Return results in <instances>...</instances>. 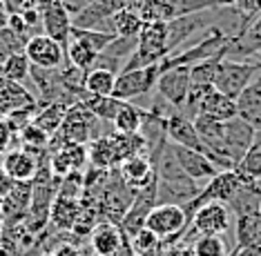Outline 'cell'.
<instances>
[{"instance_id": "74e56055", "label": "cell", "mask_w": 261, "mask_h": 256, "mask_svg": "<svg viewBox=\"0 0 261 256\" xmlns=\"http://www.w3.org/2000/svg\"><path fill=\"white\" fill-rule=\"evenodd\" d=\"M192 256H230L223 236H197L192 243Z\"/></svg>"}, {"instance_id": "d6a6232c", "label": "cell", "mask_w": 261, "mask_h": 256, "mask_svg": "<svg viewBox=\"0 0 261 256\" xmlns=\"http://www.w3.org/2000/svg\"><path fill=\"white\" fill-rule=\"evenodd\" d=\"M79 103L85 105L87 109H90L92 114L98 118V121L112 123L123 100H118V98H114V96H90V94L83 92V96L79 98Z\"/></svg>"}, {"instance_id": "7dc6e473", "label": "cell", "mask_w": 261, "mask_h": 256, "mask_svg": "<svg viewBox=\"0 0 261 256\" xmlns=\"http://www.w3.org/2000/svg\"><path fill=\"white\" fill-rule=\"evenodd\" d=\"M254 61H257V63H259V65H261V49H259V51H257V53H254Z\"/></svg>"}, {"instance_id": "d4e9b609", "label": "cell", "mask_w": 261, "mask_h": 256, "mask_svg": "<svg viewBox=\"0 0 261 256\" xmlns=\"http://www.w3.org/2000/svg\"><path fill=\"white\" fill-rule=\"evenodd\" d=\"M87 163L96 169H116L118 160L112 145V136H96L94 140L87 143Z\"/></svg>"}, {"instance_id": "484cf974", "label": "cell", "mask_w": 261, "mask_h": 256, "mask_svg": "<svg viewBox=\"0 0 261 256\" xmlns=\"http://www.w3.org/2000/svg\"><path fill=\"white\" fill-rule=\"evenodd\" d=\"M234 239L237 247H261V212L237 216Z\"/></svg>"}, {"instance_id": "ee69618b", "label": "cell", "mask_w": 261, "mask_h": 256, "mask_svg": "<svg viewBox=\"0 0 261 256\" xmlns=\"http://www.w3.org/2000/svg\"><path fill=\"white\" fill-rule=\"evenodd\" d=\"M54 256H81L79 254V247L76 245H69V243H65V245H61L54 252Z\"/></svg>"}, {"instance_id": "60d3db41", "label": "cell", "mask_w": 261, "mask_h": 256, "mask_svg": "<svg viewBox=\"0 0 261 256\" xmlns=\"http://www.w3.org/2000/svg\"><path fill=\"white\" fill-rule=\"evenodd\" d=\"M58 3H61L63 7H65V11H67V14L74 18L76 14H81V11L85 9L87 5H92L94 0H58Z\"/></svg>"}, {"instance_id": "f6af8a7d", "label": "cell", "mask_w": 261, "mask_h": 256, "mask_svg": "<svg viewBox=\"0 0 261 256\" xmlns=\"http://www.w3.org/2000/svg\"><path fill=\"white\" fill-rule=\"evenodd\" d=\"M232 256H261V247H234Z\"/></svg>"}, {"instance_id": "bcb514c9", "label": "cell", "mask_w": 261, "mask_h": 256, "mask_svg": "<svg viewBox=\"0 0 261 256\" xmlns=\"http://www.w3.org/2000/svg\"><path fill=\"white\" fill-rule=\"evenodd\" d=\"M34 3H36V9H38V11H45L47 7H51V5H56L58 0H34Z\"/></svg>"}, {"instance_id": "9a60e30c", "label": "cell", "mask_w": 261, "mask_h": 256, "mask_svg": "<svg viewBox=\"0 0 261 256\" xmlns=\"http://www.w3.org/2000/svg\"><path fill=\"white\" fill-rule=\"evenodd\" d=\"M87 165V145H76V143H67L61 150L51 152L47 158V167H49L54 178H65L72 172H83Z\"/></svg>"}, {"instance_id": "5bb4252c", "label": "cell", "mask_w": 261, "mask_h": 256, "mask_svg": "<svg viewBox=\"0 0 261 256\" xmlns=\"http://www.w3.org/2000/svg\"><path fill=\"white\" fill-rule=\"evenodd\" d=\"M165 136L172 145H179V147H186V150H194V152H201L207 156V150L205 145L201 143L197 129H194V123L190 121L188 116H183L181 111H170L168 118H165Z\"/></svg>"}, {"instance_id": "f35d334b", "label": "cell", "mask_w": 261, "mask_h": 256, "mask_svg": "<svg viewBox=\"0 0 261 256\" xmlns=\"http://www.w3.org/2000/svg\"><path fill=\"white\" fill-rule=\"evenodd\" d=\"M36 111H38L36 105L32 103V105H25V107H20V109L11 111L9 116H5V123H7V127L11 129V134H20L27 125H32Z\"/></svg>"}, {"instance_id": "7c38bea8", "label": "cell", "mask_w": 261, "mask_h": 256, "mask_svg": "<svg viewBox=\"0 0 261 256\" xmlns=\"http://www.w3.org/2000/svg\"><path fill=\"white\" fill-rule=\"evenodd\" d=\"M156 94L159 98L165 100L172 109L181 111L186 96L190 92V67H172L165 69L156 80Z\"/></svg>"}, {"instance_id": "4fadbf2b", "label": "cell", "mask_w": 261, "mask_h": 256, "mask_svg": "<svg viewBox=\"0 0 261 256\" xmlns=\"http://www.w3.org/2000/svg\"><path fill=\"white\" fill-rule=\"evenodd\" d=\"M254 136H257V129L237 116L223 123V145H225V152H228L234 167L239 165L243 154L250 150Z\"/></svg>"}, {"instance_id": "836d02e7", "label": "cell", "mask_w": 261, "mask_h": 256, "mask_svg": "<svg viewBox=\"0 0 261 256\" xmlns=\"http://www.w3.org/2000/svg\"><path fill=\"white\" fill-rule=\"evenodd\" d=\"M110 27L116 36H125V38H134L143 29V18L134 9H121L114 16H110Z\"/></svg>"}, {"instance_id": "30bf717a", "label": "cell", "mask_w": 261, "mask_h": 256, "mask_svg": "<svg viewBox=\"0 0 261 256\" xmlns=\"http://www.w3.org/2000/svg\"><path fill=\"white\" fill-rule=\"evenodd\" d=\"M154 207H156V174H154V181L150 183V185L136 189L132 205H129V210L125 212L121 225H118L121 232L127 236V239H129V236H134L139 230L145 227L147 214H150Z\"/></svg>"}, {"instance_id": "1f68e13d", "label": "cell", "mask_w": 261, "mask_h": 256, "mask_svg": "<svg viewBox=\"0 0 261 256\" xmlns=\"http://www.w3.org/2000/svg\"><path fill=\"white\" fill-rule=\"evenodd\" d=\"M96 58H98L96 51L76 38H69L67 45H65V61H67V65H72V67L81 71H90L94 67V63H96Z\"/></svg>"}, {"instance_id": "5b68a950", "label": "cell", "mask_w": 261, "mask_h": 256, "mask_svg": "<svg viewBox=\"0 0 261 256\" xmlns=\"http://www.w3.org/2000/svg\"><path fill=\"white\" fill-rule=\"evenodd\" d=\"M259 71H261V65L257 61H228V58H221L212 87L219 94L234 100L243 89L257 78Z\"/></svg>"}, {"instance_id": "277c9868", "label": "cell", "mask_w": 261, "mask_h": 256, "mask_svg": "<svg viewBox=\"0 0 261 256\" xmlns=\"http://www.w3.org/2000/svg\"><path fill=\"white\" fill-rule=\"evenodd\" d=\"M232 216L228 203L212 201V203L201 205L190 218L188 230L183 232L181 243H192L197 236H223L225 232L232 227Z\"/></svg>"}, {"instance_id": "ac0fdd59", "label": "cell", "mask_w": 261, "mask_h": 256, "mask_svg": "<svg viewBox=\"0 0 261 256\" xmlns=\"http://www.w3.org/2000/svg\"><path fill=\"white\" fill-rule=\"evenodd\" d=\"M234 107H237V118L246 121L259 132L261 129V80H259V76L234 98Z\"/></svg>"}, {"instance_id": "8fae6325", "label": "cell", "mask_w": 261, "mask_h": 256, "mask_svg": "<svg viewBox=\"0 0 261 256\" xmlns=\"http://www.w3.org/2000/svg\"><path fill=\"white\" fill-rule=\"evenodd\" d=\"M22 51L29 63L40 69H58L65 63V47L45 34H34L32 38H27Z\"/></svg>"}, {"instance_id": "7bdbcfd3", "label": "cell", "mask_w": 261, "mask_h": 256, "mask_svg": "<svg viewBox=\"0 0 261 256\" xmlns=\"http://www.w3.org/2000/svg\"><path fill=\"white\" fill-rule=\"evenodd\" d=\"M112 256H136L134 254V249H132V243H129V239L125 236V239H123V243L121 245H118V249Z\"/></svg>"}, {"instance_id": "c3c4849f", "label": "cell", "mask_w": 261, "mask_h": 256, "mask_svg": "<svg viewBox=\"0 0 261 256\" xmlns=\"http://www.w3.org/2000/svg\"><path fill=\"white\" fill-rule=\"evenodd\" d=\"M0 223H3V212H0Z\"/></svg>"}, {"instance_id": "603a6c76", "label": "cell", "mask_w": 261, "mask_h": 256, "mask_svg": "<svg viewBox=\"0 0 261 256\" xmlns=\"http://www.w3.org/2000/svg\"><path fill=\"white\" fill-rule=\"evenodd\" d=\"M123 239H125V234L121 232L118 225L100 221L90 234V245L94 256H112L123 243Z\"/></svg>"}, {"instance_id": "681fc988", "label": "cell", "mask_w": 261, "mask_h": 256, "mask_svg": "<svg viewBox=\"0 0 261 256\" xmlns=\"http://www.w3.org/2000/svg\"><path fill=\"white\" fill-rule=\"evenodd\" d=\"M259 212H261V207H259Z\"/></svg>"}, {"instance_id": "ba28073f", "label": "cell", "mask_w": 261, "mask_h": 256, "mask_svg": "<svg viewBox=\"0 0 261 256\" xmlns=\"http://www.w3.org/2000/svg\"><path fill=\"white\" fill-rule=\"evenodd\" d=\"M159 76H161V71H159V63L150 65V67H143V69L121 71V74L116 76L112 96L118 98V100H129V103H132L134 98L147 96V94L156 87Z\"/></svg>"}, {"instance_id": "44dd1931", "label": "cell", "mask_w": 261, "mask_h": 256, "mask_svg": "<svg viewBox=\"0 0 261 256\" xmlns=\"http://www.w3.org/2000/svg\"><path fill=\"white\" fill-rule=\"evenodd\" d=\"M228 207L234 216H246L254 214L261 207V178L250 183H239L234 194L228 198Z\"/></svg>"}, {"instance_id": "f1b7e54d", "label": "cell", "mask_w": 261, "mask_h": 256, "mask_svg": "<svg viewBox=\"0 0 261 256\" xmlns=\"http://www.w3.org/2000/svg\"><path fill=\"white\" fill-rule=\"evenodd\" d=\"M67 109H69V103H65V100L47 103L45 107H40V109L36 111V116H34V125H38V127L43 129V132H47L49 136H54L58 129H61Z\"/></svg>"}, {"instance_id": "4316f807", "label": "cell", "mask_w": 261, "mask_h": 256, "mask_svg": "<svg viewBox=\"0 0 261 256\" xmlns=\"http://www.w3.org/2000/svg\"><path fill=\"white\" fill-rule=\"evenodd\" d=\"M145 107L129 103V100H123L121 107H118L114 121H112V127H114L116 134H139L141 123H143L145 116Z\"/></svg>"}, {"instance_id": "8992f818", "label": "cell", "mask_w": 261, "mask_h": 256, "mask_svg": "<svg viewBox=\"0 0 261 256\" xmlns=\"http://www.w3.org/2000/svg\"><path fill=\"white\" fill-rule=\"evenodd\" d=\"M190 218L181 205H156L147 214L145 227L154 232L163 241V247H170L181 241L183 232L188 230Z\"/></svg>"}, {"instance_id": "7a4b0ae2", "label": "cell", "mask_w": 261, "mask_h": 256, "mask_svg": "<svg viewBox=\"0 0 261 256\" xmlns=\"http://www.w3.org/2000/svg\"><path fill=\"white\" fill-rule=\"evenodd\" d=\"M96 125H98V118L94 116L85 105H81V103L69 105L61 129L49 138V154L61 150L67 143L87 145L90 140L96 138Z\"/></svg>"}, {"instance_id": "e0dca14e", "label": "cell", "mask_w": 261, "mask_h": 256, "mask_svg": "<svg viewBox=\"0 0 261 256\" xmlns=\"http://www.w3.org/2000/svg\"><path fill=\"white\" fill-rule=\"evenodd\" d=\"M172 150H174V156L179 160L181 169L186 172L192 181H197L199 185L201 183H207L210 178H215L219 174V169L212 165V160L207 158L205 154L186 150V147H179V145H172Z\"/></svg>"}, {"instance_id": "ffe728a7", "label": "cell", "mask_w": 261, "mask_h": 256, "mask_svg": "<svg viewBox=\"0 0 261 256\" xmlns=\"http://www.w3.org/2000/svg\"><path fill=\"white\" fill-rule=\"evenodd\" d=\"M116 169H118V174H121V178L132 189H141L154 181V165L145 154H139V156L123 160Z\"/></svg>"}, {"instance_id": "52a82bcc", "label": "cell", "mask_w": 261, "mask_h": 256, "mask_svg": "<svg viewBox=\"0 0 261 256\" xmlns=\"http://www.w3.org/2000/svg\"><path fill=\"white\" fill-rule=\"evenodd\" d=\"M223 9H207V11H199V14H188V16H179L174 20L168 22V56L181 49V45H186L188 38H192L199 29H210L215 27L212 22L223 14Z\"/></svg>"}, {"instance_id": "b9f144b4", "label": "cell", "mask_w": 261, "mask_h": 256, "mask_svg": "<svg viewBox=\"0 0 261 256\" xmlns=\"http://www.w3.org/2000/svg\"><path fill=\"white\" fill-rule=\"evenodd\" d=\"M11 129L7 127L5 118H0V154H7L9 152V145H11Z\"/></svg>"}, {"instance_id": "f546056e", "label": "cell", "mask_w": 261, "mask_h": 256, "mask_svg": "<svg viewBox=\"0 0 261 256\" xmlns=\"http://www.w3.org/2000/svg\"><path fill=\"white\" fill-rule=\"evenodd\" d=\"M199 114L212 116V118H217V121L225 123V121H230V118L237 116V107H234L232 98L223 96V94H219L217 89H212V92L205 96L203 103H201Z\"/></svg>"}, {"instance_id": "e575fe53", "label": "cell", "mask_w": 261, "mask_h": 256, "mask_svg": "<svg viewBox=\"0 0 261 256\" xmlns=\"http://www.w3.org/2000/svg\"><path fill=\"white\" fill-rule=\"evenodd\" d=\"M0 74H3L5 80H11V82H25L29 80V74H32V63L29 58L25 56V51H16L0 65Z\"/></svg>"}, {"instance_id": "7402d4cb", "label": "cell", "mask_w": 261, "mask_h": 256, "mask_svg": "<svg viewBox=\"0 0 261 256\" xmlns=\"http://www.w3.org/2000/svg\"><path fill=\"white\" fill-rule=\"evenodd\" d=\"M81 214V198L56 194L49 205V225H54L58 232H72L76 218Z\"/></svg>"}, {"instance_id": "2e32d148", "label": "cell", "mask_w": 261, "mask_h": 256, "mask_svg": "<svg viewBox=\"0 0 261 256\" xmlns=\"http://www.w3.org/2000/svg\"><path fill=\"white\" fill-rule=\"evenodd\" d=\"M38 156L27 150H9L3 158V176L11 183H32L38 172Z\"/></svg>"}, {"instance_id": "ab89813d", "label": "cell", "mask_w": 261, "mask_h": 256, "mask_svg": "<svg viewBox=\"0 0 261 256\" xmlns=\"http://www.w3.org/2000/svg\"><path fill=\"white\" fill-rule=\"evenodd\" d=\"M3 3L7 16H22L29 9H36V3L34 0H0Z\"/></svg>"}, {"instance_id": "6da1fadb", "label": "cell", "mask_w": 261, "mask_h": 256, "mask_svg": "<svg viewBox=\"0 0 261 256\" xmlns=\"http://www.w3.org/2000/svg\"><path fill=\"white\" fill-rule=\"evenodd\" d=\"M154 174H156V205H186L201 192V185L192 181L181 169L174 156L172 143L163 145L161 154L154 160Z\"/></svg>"}, {"instance_id": "4dcf8cb0", "label": "cell", "mask_w": 261, "mask_h": 256, "mask_svg": "<svg viewBox=\"0 0 261 256\" xmlns=\"http://www.w3.org/2000/svg\"><path fill=\"white\" fill-rule=\"evenodd\" d=\"M116 74L108 69H90L83 76V92L90 96H112Z\"/></svg>"}, {"instance_id": "f907efd6", "label": "cell", "mask_w": 261, "mask_h": 256, "mask_svg": "<svg viewBox=\"0 0 261 256\" xmlns=\"http://www.w3.org/2000/svg\"><path fill=\"white\" fill-rule=\"evenodd\" d=\"M259 132H261V129H259Z\"/></svg>"}, {"instance_id": "8d00e7d4", "label": "cell", "mask_w": 261, "mask_h": 256, "mask_svg": "<svg viewBox=\"0 0 261 256\" xmlns=\"http://www.w3.org/2000/svg\"><path fill=\"white\" fill-rule=\"evenodd\" d=\"M69 38H76L81 43H85L90 49H94L96 53H100L108 47L112 40L116 38V34H110V32H98V29H79V27H72L69 32Z\"/></svg>"}, {"instance_id": "816d5d0a", "label": "cell", "mask_w": 261, "mask_h": 256, "mask_svg": "<svg viewBox=\"0 0 261 256\" xmlns=\"http://www.w3.org/2000/svg\"><path fill=\"white\" fill-rule=\"evenodd\" d=\"M230 256H232V254H230Z\"/></svg>"}, {"instance_id": "d590c367", "label": "cell", "mask_w": 261, "mask_h": 256, "mask_svg": "<svg viewBox=\"0 0 261 256\" xmlns=\"http://www.w3.org/2000/svg\"><path fill=\"white\" fill-rule=\"evenodd\" d=\"M22 145V150L32 152L34 156H40V154H49V138L51 136L43 132V129L38 127V125H27L25 129H22L20 134H16Z\"/></svg>"}, {"instance_id": "9c48e42d", "label": "cell", "mask_w": 261, "mask_h": 256, "mask_svg": "<svg viewBox=\"0 0 261 256\" xmlns=\"http://www.w3.org/2000/svg\"><path fill=\"white\" fill-rule=\"evenodd\" d=\"M239 178H237L234 172H219L215 178L205 183L201 187V192L194 196L190 203L183 205V212L188 214V218H192V214L199 210L201 205L212 203V201H221V203H228V198L234 194V189L239 187Z\"/></svg>"}, {"instance_id": "83f0119b", "label": "cell", "mask_w": 261, "mask_h": 256, "mask_svg": "<svg viewBox=\"0 0 261 256\" xmlns=\"http://www.w3.org/2000/svg\"><path fill=\"white\" fill-rule=\"evenodd\" d=\"M232 172L241 183H250V181H259L261 178V132H257L250 150L243 154V158L239 160V165Z\"/></svg>"}, {"instance_id": "3957f363", "label": "cell", "mask_w": 261, "mask_h": 256, "mask_svg": "<svg viewBox=\"0 0 261 256\" xmlns=\"http://www.w3.org/2000/svg\"><path fill=\"white\" fill-rule=\"evenodd\" d=\"M134 194L136 189H132L123 181L118 169H110L108 181H105L103 189L96 196V210H98L100 221L121 225L123 216H125V212L129 210V205L134 201Z\"/></svg>"}, {"instance_id": "d6986e66", "label": "cell", "mask_w": 261, "mask_h": 256, "mask_svg": "<svg viewBox=\"0 0 261 256\" xmlns=\"http://www.w3.org/2000/svg\"><path fill=\"white\" fill-rule=\"evenodd\" d=\"M40 29H43L45 36L54 38L56 43L65 47L69 40V32H72V16L65 11L61 3H56L45 11H40Z\"/></svg>"}, {"instance_id": "cb8c5ba5", "label": "cell", "mask_w": 261, "mask_h": 256, "mask_svg": "<svg viewBox=\"0 0 261 256\" xmlns=\"http://www.w3.org/2000/svg\"><path fill=\"white\" fill-rule=\"evenodd\" d=\"M32 103H34V94L25 85L11 82V80H5L0 85V118L9 116L11 111L20 109L25 105H32Z\"/></svg>"}]
</instances>
